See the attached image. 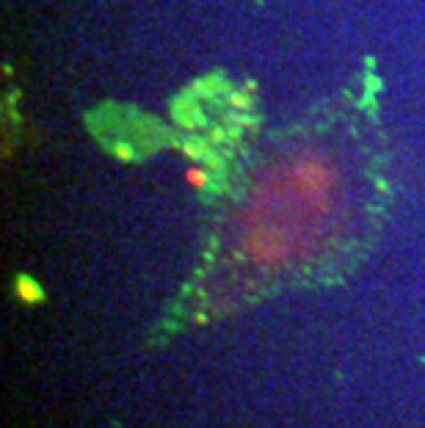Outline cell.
Here are the masks:
<instances>
[{"mask_svg":"<svg viewBox=\"0 0 425 428\" xmlns=\"http://www.w3.org/2000/svg\"><path fill=\"white\" fill-rule=\"evenodd\" d=\"M17 299L20 302H26V304H36V302H42V287H39V282H33V279H28V277H20L17 279Z\"/></svg>","mask_w":425,"mask_h":428,"instance_id":"1","label":"cell"}]
</instances>
